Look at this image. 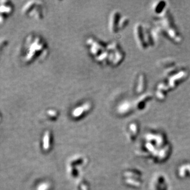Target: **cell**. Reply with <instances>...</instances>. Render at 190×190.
Instances as JSON below:
<instances>
[{"instance_id":"6da1fadb","label":"cell","mask_w":190,"mask_h":190,"mask_svg":"<svg viewBox=\"0 0 190 190\" xmlns=\"http://www.w3.org/2000/svg\"><path fill=\"white\" fill-rule=\"evenodd\" d=\"M47 53L45 41L38 35H30L23 43L22 59L25 63H30L40 57H44Z\"/></svg>"},{"instance_id":"7a4b0ae2","label":"cell","mask_w":190,"mask_h":190,"mask_svg":"<svg viewBox=\"0 0 190 190\" xmlns=\"http://www.w3.org/2000/svg\"><path fill=\"white\" fill-rule=\"evenodd\" d=\"M44 5L42 2L30 1L23 6L22 12L24 15H28L36 19L39 20L43 18Z\"/></svg>"},{"instance_id":"3957f363","label":"cell","mask_w":190,"mask_h":190,"mask_svg":"<svg viewBox=\"0 0 190 190\" xmlns=\"http://www.w3.org/2000/svg\"><path fill=\"white\" fill-rule=\"evenodd\" d=\"M123 17L121 16L120 12L113 11L110 14L108 23V29L111 33H116L121 30V21Z\"/></svg>"},{"instance_id":"277c9868","label":"cell","mask_w":190,"mask_h":190,"mask_svg":"<svg viewBox=\"0 0 190 190\" xmlns=\"http://www.w3.org/2000/svg\"><path fill=\"white\" fill-rule=\"evenodd\" d=\"M92 104L91 102H86L83 104L76 107L71 112V115L73 119H81L84 117L86 114L89 113L92 110Z\"/></svg>"},{"instance_id":"5b68a950","label":"cell","mask_w":190,"mask_h":190,"mask_svg":"<svg viewBox=\"0 0 190 190\" xmlns=\"http://www.w3.org/2000/svg\"><path fill=\"white\" fill-rule=\"evenodd\" d=\"M1 20L9 15L13 11V6L10 2L2 1L1 2Z\"/></svg>"},{"instance_id":"8992f818","label":"cell","mask_w":190,"mask_h":190,"mask_svg":"<svg viewBox=\"0 0 190 190\" xmlns=\"http://www.w3.org/2000/svg\"><path fill=\"white\" fill-rule=\"evenodd\" d=\"M51 139H52L51 132L49 131H47L46 132H45L42 139V145L43 148L46 151H48L50 149L51 144Z\"/></svg>"},{"instance_id":"52a82bcc","label":"cell","mask_w":190,"mask_h":190,"mask_svg":"<svg viewBox=\"0 0 190 190\" xmlns=\"http://www.w3.org/2000/svg\"><path fill=\"white\" fill-rule=\"evenodd\" d=\"M46 115L49 119L52 120H55L59 116V113L56 110L49 109L46 111Z\"/></svg>"},{"instance_id":"ba28073f","label":"cell","mask_w":190,"mask_h":190,"mask_svg":"<svg viewBox=\"0 0 190 190\" xmlns=\"http://www.w3.org/2000/svg\"><path fill=\"white\" fill-rule=\"evenodd\" d=\"M50 188L49 184L47 183H42L38 186L37 190H49Z\"/></svg>"}]
</instances>
